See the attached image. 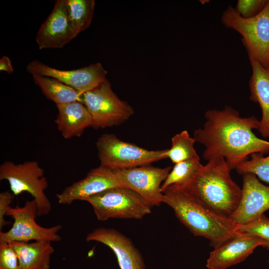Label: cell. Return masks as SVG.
Wrapping results in <instances>:
<instances>
[{
    "mask_svg": "<svg viewBox=\"0 0 269 269\" xmlns=\"http://www.w3.org/2000/svg\"><path fill=\"white\" fill-rule=\"evenodd\" d=\"M205 117L203 127L194 131L193 137L205 147V160L222 157L232 170L253 153H269V141L253 132L259 123L255 116L242 117L236 109L226 106L222 110L207 111Z\"/></svg>",
    "mask_w": 269,
    "mask_h": 269,
    "instance_id": "1",
    "label": "cell"
},
{
    "mask_svg": "<svg viewBox=\"0 0 269 269\" xmlns=\"http://www.w3.org/2000/svg\"><path fill=\"white\" fill-rule=\"evenodd\" d=\"M231 171L224 158L214 157L187 182L178 186L211 211L229 218L239 204L242 192Z\"/></svg>",
    "mask_w": 269,
    "mask_h": 269,
    "instance_id": "2",
    "label": "cell"
},
{
    "mask_svg": "<svg viewBox=\"0 0 269 269\" xmlns=\"http://www.w3.org/2000/svg\"><path fill=\"white\" fill-rule=\"evenodd\" d=\"M162 203L172 209L179 221L194 236L207 239L216 247L238 233L239 226L230 218L207 209L180 187L173 185L163 192Z\"/></svg>",
    "mask_w": 269,
    "mask_h": 269,
    "instance_id": "3",
    "label": "cell"
},
{
    "mask_svg": "<svg viewBox=\"0 0 269 269\" xmlns=\"http://www.w3.org/2000/svg\"><path fill=\"white\" fill-rule=\"evenodd\" d=\"M221 22L242 36L249 57L269 69V0L261 12L250 18L243 17L229 5L223 12Z\"/></svg>",
    "mask_w": 269,
    "mask_h": 269,
    "instance_id": "4",
    "label": "cell"
},
{
    "mask_svg": "<svg viewBox=\"0 0 269 269\" xmlns=\"http://www.w3.org/2000/svg\"><path fill=\"white\" fill-rule=\"evenodd\" d=\"M92 206L99 221L111 218L141 219L151 213V206L139 194L122 186H116L86 200Z\"/></svg>",
    "mask_w": 269,
    "mask_h": 269,
    "instance_id": "5",
    "label": "cell"
},
{
    "mask_svg": "<svg viewBox=\"0 0 269 269\" xmlns=\"http://www.w3.org/2000/svg\"><path fill=\"white\" fill-rule=\"evenodd\" d=\"M44 170L35 160L15 164L6 161L0 165V180L8 181L14 196L24 192L29 193L37 202V216H45L51 211V204L44 191L48 181Z\"/></svg>",
    "mask_w": 269,
    "mask_h": 269,
    "instance_id": "6",
    "label": "cell"
},
{
    "mask_svg": "<svg viewBox=\"0 0 269 269\" xmlns=\"http://www.w3.org/2000/svg\"><path fill=\"white\" fill-rule=\"evenodd\" d=\"M100 166L111 170L150 165L166 158V149L150 150L123 141L114 134H105L96 143Z\"/></svg>",
    "mask_w": 269,
    "mask_h": 269,
    "instance_id": "7",
    "label": "cell"
},
{
    "mask_svg": "<svg viewBox=\"0 0 269 269\" xmlns=\"http://www.w3.org/2000/svg\"><path fill=\"white\" fill-rule=\"evenodd\" d=\"M82 103L90 113L92 127L95 129L118 126L134 113L133 108L114 93L107 79L97 88L83 94Z\"/></svg>",
    "mask_w": 269,
    "mask_h": 269,
    "instance_id": "8",
    "label": "cell"
},
{
    "mask_svg": "<svg viewBox=\"0 0 269 269\" xmlns=\"http://www.w3.org/2000/svg\"><path fill=\"white\" fill-rule=\"evenodd\" d=\"M37 204L35 199L25 201L22 207L9 206L6 215L14 220L11 228L7 232H0V242L35 241L59 242L61 240L58 232L61 225L49 228L39 225L35 221L37 216Z\"/></svg>",
    "mask_w": 269,
    "mask_h": 269,
    "instance_id": "9",
    "label": "cell"
},
{
    "mask_svg": "<svg viewBox=\"0 0 269 269\" xmlns=\"http://www.w3.org/2000/svg\"><path fill=\"white\" fill-rule=\"evenodd\" d=\"M171 170V166L159 168L148 165L112 170L120 186L135 191L153 207L162 203L161 186Z\"/></svg>",
    "mask_w": 269,
    "mask_h": 269,
    "instance_id": "10",
    "label": "cell"
},
{
    "mask_svg": "<svg viewBox=\"0 0 269 269\" xmlns=\"http://www.w3.org/2000/svg\"><path fill=\"white\" fill-rule=\"evenodd\" d=\"M26 70L32 75L38 74L54 78L81 95L100 85L107 79V73L99 62L78 69L62 70L51 67L39 60H33L29 63Z\"/></svg>",
    "mask_w": 269,
    "mask_h": 269,
    "instance_id": "11",
    "label": "cell"
},
{
    "mask_svg": "<svg viewBox=\"0 0 269 269\" xmlns=\"http://www.w3.org/2000/svg\"><path fill=\"white\" fill-rule=\"evenodd\" d=\"M241 189L239 204L229 217L238 226L251 223L269 209V186L263 184L255 175H243Z\"/></svg>",
    "mask_w": 269,
    "mask_h": 269,
    "instance_id": "12",
    "label": "cell"
},
{
    "mask_svg": "<svg viewBox=\"0 0 269 269\" xmlns=\"http://www.w3.org/2000/svg\"><path fill=\"white\" fill-rule=\"evenodd\" d=\"M79 33L70 20L66 0H58L36 37L39 49L61 48Z\"/></svg>",
    "mask_w": 269,
    "mask_h": 269,
    "instance_id": "13",
    "label": "cell"
},
{
    "mask_svg": "<svg viewBox=\"0 0 269 269\" xmlns=\"http://www.w3.org/2000/svg\"><path fill=\"white\" fill-rule=\"evenodd\" d=\"M267 242L256 235L238 232L214 248L207 260L209 269H226L247 259L259 247L266 248Z\"/></svg>",
    "mask_w": 269,
    "mask_h": 269,
    "instance_id": "14",
    "label": "cell"
},
{
    "mask_svg": "<svg viewBox=\"0 0 269 269\" xmlns=\"http://www.w3.org/2000/svg\"><path fill=\"white\" fill-rule=\"evenodd\" d=\"M87 242L104 244L115 254L121 269H145L142 257L131 240L113 228L99 227L89 233Z\"/></svg>",
    "mask_w": 269,
    "mask_h": 269,
    "instance_id": "15",
    "label": "cell"
},
{
    "mask_svg": "<svg viewBox=\"0 0 269 269\" xmlns=\"http://www.w3.org/2000/svg\"><path fill=\"white\" fill-rule=\"evenodd\" d=\"M120 186L113 170L99 166L90 170L84 178L73 183L56 194L60 204L70 205L76 200L87 198L108 189Z\"/></svg>",
    "mask_w": 269,
    "mask_h": 269,
    "instance_id": "16",
    "label": "cell"
},
{
    "mask_svg": "<svg viewBox=\"0 0 269 269\" xmlns=\"http://www.w3.org/2000/svg\"><path fill=\"white\" fill-rule=\"evenodd\" d=\"M249 58L252 69L249 81L250 98L260 105L262 111L258 130L262 137L269 138V69L253 57Z\"/></svg>",
    "mask_w": 269,
    "mask_h": 269,
    "instance_id": "17",
    "label": "cell"
},
{
    "mask_svg": "<svg viewBox=\"0 0 269 269\" xmlns=\"http://www.w3.org/2000/svg\"><path fill=\"white\" fill-rule=\"evenodd\" d=\"M56 106L58 113L55 123L65 139L80 137L87 128L92 127L91 116L82 102L76 101Z\"/></svg>",
    "mask_w": 269,
    "mask_h": 269,
    "instance_id": "18",
    "label": "cell"
},
{
    "mask_svg": "<svg viewBox=\"0 0 269 269\" xmlns=\"http://www.w3.org/2000/svg\"><path fill=\"white\" fill-rule=\"evenodd\" d=\"M8 243L17 257L18 269H49L50 257L54 251L51 242Z\"/></svg>",
    "mask_w": 269,
    "mask_h": 269,
    "instance_id": "19",
    "label": "cell"
},
{
    "mask_svg": "<svg viewBox=\"0 0 269 269\" xmlns=\"http://www.w3.org/2000/svg\"><path fill=\"white\" fill-rule=\"evenodd\" d=\"M32 75L33 81L44 95L56 105L82 102V95L73 88L53 78L38 74Z\"/></svg>",
    "mask_w": 269,
    "mask_h": 269,
    "instance_id": "20",
    "label": "cell"
},
{
    "mask_svg": "<svg viewBox=\"0 0 269 269\" xmlns=\"http://www.w3.org/2000/svg\"><path fill=\"white\" fill-rule=\"evenodd\" d=\"M196 140L186 130L177 134L171 138V146L166 149V158L174 164L198 156L194 148Z\"/></svg>",
    "mask_w": 269,
    "mask_h": 269,
    "instance_id": "21",
    "label": "cell"
},
{
    "mask_svg": "<svg viewBox=\"0 0 269 269\" xmlns=\"http://www.w3.org/2000/svg\"><path fill=\"white\" fill-rule=\"evenodd\" d=\"M72 24L79 33L90 25L94 11V0H66Z\"/></svg>",
    "mask_w": 269,
    "mask_h": 269,
    "instance_id": "22",
    "label": "cell"
},
{
    "mask_svg": "<svg viewBox=\"0 0 269 269\" xmlns=\"http://www.w3.org/2000/svg\"><path fill=\"white\" fill-rule=\"evenodd\" d=\"M202 165L199 156L174 164L161 186V192L173 185H182L193 177Z\"/></svg>",
    "mask_w": 269,
    "mask_h": 269,
    "instance_id": "23",
    "label": "cell"
},
{
    "mask_svg": "<svg viewBox=\"0 0 269 269\" xmlns=\"http://www.w3.org/2000/svg\"><path fill=\"white\" fill-rule=\"evenodd\" d=\"M250 159H246L236 168L238 174L244 175L251 173L264 182L269 183V155L255 153L250 155Z\"/></svg>",
    "mask_w": 269,
    "mask_h": 269,
    "instance_id": "24",
    "label": "cell"
},
{
    "mask_svg": "<svg viewBox=\"0 0 269 269\" xmlns=\"http://www.w3.org/2000/svg\"><path fill=\"white\" fill-rule=\"evenodd\" d=\"M238 232L256 235L268 243L266 248L269 251V218L264 214L247 224L239 226Z\"/></svg>",
    "mask_w": 269,
    "mask_h": 269,
    "instance_id": "25",
    "label": "cell"
},
{
    "mask_svg": "<svg viewBox=\"0 0 269 269\" xmlns=\"http://www.w3.org/2000/svg\"><path fill=\"white\" fill-rule=\"evenodd\" d=\"M268 0H238L235 9L243 17H252L262 11L267 4Z\"/></svg>",
    "mask_w": 269,
    "mask_h": 269,
    "instance_id": "26",
    "label": "cell"
},
{
    "mask_svg": "<svg viewBox=\"0 0 269 269\" xmlns=\"http://www.w3.org/2000/svg\"><path fill=\"white\" fill-rule=\"evenodd\" d=\"M0 269H18V261L8 242H0Z\"/></svg>",
    "mask_w": 269,
    "mask_h": 269,
    "instance_id": "27",
    "label": "cell"
},
{
    "mask_svg": "<svg viewBox=\"0 0 269 269\" xmlns=\"http://www.w3.org/2000/svg\"><path fill=\"white\" fill-rule=\"evenodd\" d=\"M14 195L9 191H5L0 193V230L8 225L10 222L4 219L8 208L14 199Z\"/></svg>",
    "mask_w": 269,
    "mask_h": 269,
    "instance_id": "28",
    "label": "cell"
},
{
    "mask_svg": "<svg viewBox=\"0 0 269 269\" xmlns=\"http://www.w3.org/2000/svg\"><path fill=\"white\" fill-rule=\"evenodd\" d=\"M0 70L4 71L8 74H11L13 71V68L11 61L8 57L3 56L0 58Z\"/></svg>",
    "mask_w": 269,
    "mask_h": 269,
    "instance_id": "29",
    "label": "cell"
},
{
    "mask_svg": "<svg viewBox=\"0 0 269 269\" xmlns=\"http://www.w3.org/2000/svg\"></svg>",
    "mask_w": 269,
    "mask_h": 269,
    "instance_id": "30",
    "label": "cell"
},
{
    "mask_svg": "<svg viewBox=\"0 0 269 269\" xmlns=\"http://www.w3.org/2000/svg\"><path fill=\"white\" fill-rule=\"evenodd\" d=\"M268 263H269V260L268 261Z\"/></svg>",
    "mask_w": 269,
    "mask_h": 269,
    "instance_id": "31",
    "label": "cell"
}]
</instances>
